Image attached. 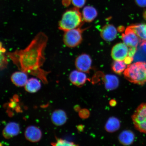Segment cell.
I'll return each mask as SVG.
<instances>
[{
    "instance_id": "7",
    "label": "cell",
    "mask_w": 146,
    "mask_h": 146,
    "mask_svg": "<svg viewBox=\"0 0 146 146\" xmlns=\"http://www.w3.org/2000/svg\"><path fill=\"white\" fill-rule=\"evenodd\" d=\"M121 39L123 43L129 47H137L141 40L129 27L126 29L125 33L122 34Z\"/></svg>"
},
{
    "instance_id": "15",
    "label": "cell",
    "mask_w": 146,
    "mask_h": 146,
    "mask_svg": "<svg viewBox=\"0 0 146 146\" xmlns=\"http://www.w3.org/2000/svg\"><path fill=\"white\" fill-rule=\"evenodd\" d=\"M135 136L132 131L129 130L123 131L120 133L118 139L120 143L124 145H129L133 143Z\"/></svg>"
},
{
    "instance_id": "20",
    "label": "cell",
    "mask_w": 146,
    "mask_h": 146,
    "mask_svg": "<svg viewBox=\"0 0 146 146\" xmlns=\"http://www.w3.org/2000/svg\"><path fill=\"white\" fill-rule=\"evenodd\" d=\"M8 56L6 50L0 42V71L3 70L8 66Z\"/></svg>"
},
{
    "instance_id": "28",
    "label": "cell",
    "mask_w": 146,
    "mask_h": 146,
    "mask_svg": "<svg viewBox=\"0 0 146 146\" xmlns=\"http://www.w3.org/2000/svg\"><path fill=\"white\" fill-rule=\"evenodd\" d=\"M135 1L139 6L141 7H146V0H135Z\"/></svg>"
},
{
    "instance_id": "1",
    "label": "cell",
    "mask_w": 146,
    "mask_h": 146,
    "mask_svg": "<svg viewBox=\"0 0 146 146\" xmlns=\"http://www.w3.org/2000/svg\"><path fill=\"white\" fill-rule=\"evenodd\" d=\"M47 41L46 35L39 33L26 48L7 53V55L19 70L35 76L47 84L49 72L41 67L45 60L44 52Z\"/></svg>"
},
{
    "instance_id": "27",
    "label": "cell",
    "mask_w": 146,
    "mask_h": 146,
    "mask_svg": "<svg viewBox=\"0 0 146 146\" xmlns=\"http://www.w3.org/2000/svg\"><path fill=\"white\" fill-rule=\"evenodd\" d=\"M137 50V47H129V52L128 56L133 58L135 54H136Z\"/></svg>"
},
{
    "instance_id": "12",
    "label": "cell",
    "mask_w": 146,
    "mask_h": 146,
    "mask_svg": "<svg viewBox=\"0 0 146 146\" xmlns=\"http://www.w3.org/2000/svg\"><path fill=\"white\" fill-rule=\"evenodd\" d=\"M100 74L107 90H112L117 88L119 84V80L116 76L112 74L104 75L100 72Z\"/></svg>"
},
{
    "instance_id": "17",
    "label": "cell",
    "mask_w": 146,
    "mask_h": 146,
    "mask_svg": "<svg viewBox=\"0 0 146 146\" xmlns=\"http://www.w3.org/2000/svg\"><path fill=\"white\" fill-rule=\"evenodd\" d=\"M98 15V12L95 8L91 6H86L83 10L82 15L84 21L90 23L95 19Z\"/></svg>"
},
{
    "instance_id": "31",
    "label": "cell",
    "mask_w": 146,
    "mask_h": 146,
    "mask_svg": "<svg viewBox=\"0 0 146 146\" xmlns=\"http://www.w3.org/2000/svg\"><path fill=\"white\" fill-rule=\"evenodd\" d=\"M63 4L66 6H68L72 2V0H62Z\"/></svg>"
},
{
    "instance_id": "6",
    "label": "cell",
    "mask_w": 146,
    "mask_h": 146,
    "mask_svg": "<svg viewBox=\"0 0 146 146\" xmlns=\"http://www.w3.org/2000/svg\"><path fill=\"white\" fill-rule=\"evenodd\" d=\"M129 47L125 43L115 45L111 50V56L115 61H124L128 55Z\"/></svg>"
},
{
    "instance_id": "18",
    "label": "cell",
    "mask_w": 146,
    "mask_h": 146,
    "mask_svg": "<svg viewBox=\"0 0 146 146\" xmlns=\"http://www.w3.org/2000/svg\"><path fill=\"white\" fill-rule=\"evenodd\" d=\"M140 40L142 41H146V24H139L129 26Z\"/></svg>"
},
{
    "instance_id": "29",
    "label": "cell",
    "mask_w": 146,
    "mask_h": 146,
    "mask_svg": "<svg viewBox=\"0 0 146 146\" xmlns=\"http://www.w3.org/2000/svg\"><path fill=\"white\" fill-rule=\"evenodd\" d=\"M133 58H131L130 56H127L125 60H124V62L127 65L130 64L133 61Z\"/></svg>"
},
{
    "instance_id": "35",
    "label": "cell",
    "mask_w": 146,
    "mask_h": 146,
    "mask_svg": "<svg viewBox=\"0 0 146 146\" xmlns=\"http://www.w3.org/2000/svg\"><path fill=\"white\" fill-rule=\"evenodd\" d=\"M1 143H0V145H1Z\"/></svg>"
},
{
    "instance_id": "14",
    "label": "cell",
    "mask_w": 146,
    "mask_h": 146,
    "mask_svg": "<svg viewBox=\"0 0 146 146\" xmlns=\"http://www.w3.org/2000/svg\"><path fill=\"white\" fill-rule=\"evenodd\" d=\"M52 123L56 126L64 125L67 121V116L65 111L61 109L55 110L51 115Z\"/></svg>"
},
{
    "instance_id": "21",
    "label": "cell",
    "mask_w": 146,
    "mask_h": 146,
    "mask_svg": "<svg viewBox=\"0 0 146 146\" xmlns=\"http://www.w3.org/2000/svg\"><path fill=\"white\" fill-rule=\"evenodd\" d=\"M126 64L124 61H115L112 65V69L116 74H120L126 68Z\"/></svg>"
},
{
    "instance_id": "5",
    "label": "cell",
    "mask_w": 146,
    "mask_h": 146,
    "mask_svg": "<svg viewBox=\"0 0 146 146\" xmlns=\"http://www.w3.org/2000/svg\"><path fill=\"white\" fill-rule=\"evenodd\" d=\"M84 29L77 28L65 32L63 41L65 45L69 47L77 46L82 41V33Z\"/></svg>"
},
{
    "instance_id": "22",
    "label": "cell",
    "mask_w": 146,
    "mask_h": 146,
    "mask_svg": "<svg viewBox=\"0 0 146 146\" xmlns=\"http://www.w3.org/2000/svg\"><path fill=\"white\" fill-rule=\"evenodd\" d=\"M87 79L86 75L84 72L78 71L76 86L81 87L83 85Z\"/></svg>"
},
{
    "instance_id": "8",
    "label": "cell",
    "mask_w": 146,
    "mask_h": 146,
    "mask_svg": "<svg viewBox=\"0 0 146 146\" xmlns=\"http://www.w3.org/2000/svg\"><path fill=\"white\" fill-rule=\"evenodd\" d=\"M92 65V59L89 55L83 54L76 58L75 62L76 68L78 70L84 72H89Z\"/></svg>"
},
{
    "instance_id": "11",
    "label": "cell",
    "mask_w": 146,
    "mask_h": 146,
    "mask_svg": "<svg viewBox=\"0 0 146 146\" xmlns=\"http://www.w3.org/2000/svg\"><path fill=\"white\" fill-rule=\"evenodd\" d=\"M117 30L112 25L108 24L104 25L101 29L100 35L102 38L107 41L113 40L117 35Z\"/></svg>"
},
{
    "instance_id": "25",
    "label": "cell",
    "mask_w": 146,
    "mask_h": 146,
    "mask_svg": "<svg viewBox=\"0 0 146 146\" xmlns=\"http://www.w3.org/2000/svg\"><path fill=\"white\" fill-rule=\"evenodd\" d=\"M78 72L76 70L73 71L70 73L69 76V79L70 82L74 85H76V83Z\"/></svg>"
},
{
    "instance_id": "30",
    "label": "cell",
    "mask_w": 146,
    "mask_h": 146,
    "mask_svg": "<svg viewBox=\"0 0 146 146\" xmlns=\"http://www.w3.org/2000/svg\"><path fill=\"white\" fill-rule=\"evenodd\" d=\"M141 43L140 46L142 50L146 54V41H142Z\"/></svg>"
},
{
    "instance_id": "19",
    "label": "cell",
    "mask_w": 146,
    "mask_h": 146,
    "mask_svg": "<svg viewBox=\"0 0 146 146\" xmlns=\"http://www.w3.org/2000/svg\"><path fill=\"white\" fill-rule=\"evenodd\" d=\"M120 125L119 120L116 117H112L108 120L105 128L108 132L113 133L117 131L119 129Z\"/></svg>"
},
{
    "instance_id": "9",
    "label": "cell",
    "mask_w": 146,
    "mask_h": 146,
    "mask_svg": "<svg viewBox=\"0 0 146 146\" xmlns=\"http://www.w3.org/2000/svg\"><path fill=\"white\" fill-rule=\"evenodd\" d=\"M25 136L27 140L35 143L41 140L42 134L39 128L35 126L30 125L25 129Z\"/></svg>"
},
{
    "instance_id": "23",
    "label": "cell",
    "mask_w": 146,
    "mask_h": 146,
    "mask_svg": "<svg viewBox=\"0 0 146 146\" xmlns=\"http://www.w3.org/2000/svg\"><path fill=\"white\" fill-rule=\"evenodd\" d=\"M53 146H76L73 142H69L67 140L60 138H56V142L51 144Z\"/></svg>"
},
{
    "instance_id": "32",
    "label": "cell",
    "mask_w": 146,
    "mask_h": 146,
    "mask_svg": "<svg viewBox=\"0 0 146 146\" xmlns=\"http://www.w3.org/2000/svg\"><path fill=\"white\" fill-rule=\"evenodd\" d=\"M109 104L111 106L114 107L117 105V102L115 100H111L109 102Z\"/></svg>"
},
{
    "instance_id": "4",
    "label": "cell",
    "mask_w": 146,
    "mask_h": 146,
    "mask_svg": "<svg viewBox=\"0 0 146 146\" xmlns=\"http://www.w3.org/2000/svg\"><path fill=\"white\" fill-rule=\"evenodd\" d=\"M132 118L135 128L140 132L146 133V103L138 106Z\"/></svg>"
},
{
    "instance_id": "34",
    "label": "cell",
    "mask_w": 146,
    "mask_h": 146,
    "mask_svg": "<svg viewBox=\"0 0 146 146\" xmlns=\"http://www.w3.org/2000/svg\"><path fill=\"white\" fill-rule=\"evenodd\" d=\"M144 17L146 18V11L145 13H144Z\"/></svg>"
},
{
    "instance_id": "13",
    "label": "cell",
    "mask_w": 146,
    "mask_h": 146,
    "mask_svg": "<svg viewBox=\"0 0 146 146\" xmlns=\"http://www.w3.org/2000/svg\"><path fill=\"white\" fill-rule=\"evenodd\" d=\"M11 80L16 86L19 87L25 86L28 80L27 73L22 72H16L11 76Z\"/></svg>"
},
{
    "instance_id": "3",
    "label": "cell",
    "mask_w": 146,
    "mask_h": 146,
    "mask_svg": "<svg viewBox=\"0 0 146 146\" xmlns=\"http://www.w3.org/2000/svg\"><path fill=\"white\" fill-rule=\"evenodd\" d=\"M83 18L78 8L67 10L64 13L59 24V29L64 32L78 28L83 23Z\"/></svg>"
},
{
    "instance_id": "26",
    "label": "cell",
    "mask_w": 146,
    "mask_h": 146,
    "mask_svg": "<svg viewBox=\"0 0 146 146\" xmlns=\"http://www.w3.org/2000/svg\"><path fill=\"white\" fill-rule=\"evenodd\" d=\"M90 114L89 111L86 109H83L80 111L79 115L82 118L85 119L88 117Z\"/></svg>"
},
{
    "instance_id": "24",
    "label": "cell",
    "mask_w": 146,
    "mask_h": 146,
    "mask_svg": "<svg viewBox=\"0 0 146 146\" xmlns=\"http://www.w3.org/2000/svg\"><path fill=\"white\" fill-rule=\"evenodd\" d=\"M86 0H72L73 5L76 8H82L85 5Z\"/></svg>"
},
{
    "instance_id": "2",
    "label": "cell",
    "mask_w": 146,
    "mask_h": 146,
    "mask_svg": "<svg viewBox=\"0 0 146 146\" xmlns=\"http://www.w3.org/2000/svg\"><path fill=\"white\" fill-rule=\"evenodd\" d=\"M125 78L131 83L139 85L146 83V62H139L127 66L123 72Z\"/></svg>"
},
{
    "instance_id": "10",
    "label": "cell",
    "mask_w": 146,
    "mask_h": 146,
    "mask_svg": "<svg viewBox=\"0 0 146 146\" xmlns=\"http://www.w3.org/2000/svg\"><path fill=\"white\" fill-rule=\"evenodd\" d=\"M20 130L21 129L19 124L15 122H10L3 129V136L6 139H10L18 135Z\"/></svg>"
},
{
    "instance_id": "33",
    "label": "cell",
    "mask_w": 146,
    "mask_h": 146,
    "mask_svg": "<svg viewBox=\"0 0 146 146\" xmlns=\"http://www.w3.org/2000/svg\"><path fill=\"white\" fill-rule=\"evenodd\" d=\"M84 127L82 125H80L78 126V130L80 131H82L83 130Z\"/></svg>"
},
{
    "instance_id": "16",
    "label": "cell",
    "mask_w": 146,
    "mask_h": 146,
    "mask_svg": "<svg viewBox=\"0 0 146 146\" xmlns=\"http://www.w3.org/2000/svg\"><path fill=\"white\" fill-rule=\"evenodd\" d=\"M25 87V90L27 92L30 93H36L41 88V82L36 78H31L27 80Z\"/></svg>"
}]
</instances>
